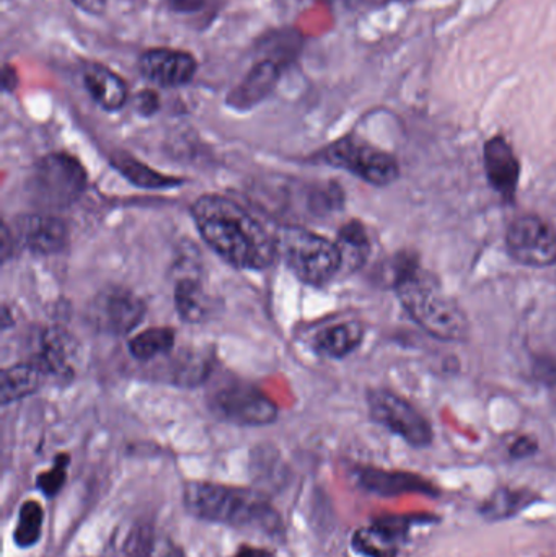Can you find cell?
I'll use <instances>...</instances> for the list:
<instances>
[{
  "instance_id": "obj_1",
  "label": "cell",
  "mask_w": 556,
  "mask_h": 557,
  "mask_svg": "<svg viewBox=\"0 0 556 557\" xmlns=\"http://www.w3.org/2000/svg\"><path fill=\"white\" fill-rule=\"evenodd\" d=\"M193 219L206 245L237 270H264L280 251L267 227L224 196H201L193 205Z\"/></svg>"
},
{
  "instance_id": "obj_2",
  "label": "cell",
  "mask_w": 556,
  "mask_h": 557,
  "mask_svg": "<svg viewBox=\"0 0 556 557\" xmlns=\"http://www.w3.org/2000/svg\"><path fill=\"white\" fill-rule=\"evenodd\" d=\"M183 506L189 516L202 522L250 530L271 539L284 535L283 519L270 499L247 487L191 481L183 487Z\"/></svg>"
},
{
  "instance_id": "obj_3",
  "label": "cell",
  "mask_w": 556,
  "mask_h": 557,
  "mask_svg": "<svg viewBox=\"0 0 556 557\" xmlns=\"http://www.w3.org/2000/svg\"><path fill=\"white\" fill-rule=\"evenodd\" d=\"M394 287L411 320L428 334L443 341H466L470 334L467 314L454 298L444 294L436 278L418 264L400 263Z\"/></svg>"
},
{
  "instance_id": "obj_4",
  "label": "cell",
  "mask_w": 556,
  "mask_h": 557,
  "mask_svg": "<svg viewBox=\"0 0 556 557\" xmlns=\"http://www.w3.org/2000/svg\"><path fill=\"white\" fill-rule=\"evenodd\" d=\"M87 188V172L75 157L64 152L42 157L28 182L29 201L39 209H64L78 201Z\"/></svg>"
},
{
  "instance_id": "obj_5",
  "label": "cell",
  "mask_w": 556,
  "mask_h": 557,
  "mask_svg": "<svg viewBox=\"0 0 556 557\" xmlns=\"http://www.w3.org/2000/svg\"><path fill=\"white\" fill-rule=\"evenodd\" d=\"M287 268L294 276L312 287H323L342 271V255L335 242L300 227L283 232L280 242Z\"/></svg>"
},
{
  "instance_id": "obj_6",
  "label": "cell",
  "mask_w": 556,
  "mask_h": 557,
  "mask_svg": "<svg viewBox=\"0 0 556 557\" xmlns=\"http://www.w3.org/2000/svg\"><path fill=\"white\" fill-rule=\"evenodd\" d=\"M209 409L215 418L242 428H261L277 419V406L260 388L238 379L215 383L209 395Z\"/></svg>"
},
{
  "instance_id": "obj_7",
  "label": "cell",
  "mask_w": 556,
  "mask_h": 557,
  "mask_svg": "<svg viewBox=\"0 0 556 557\" xmlns=\"http://www.w3.org/2000/svg\"><path fill=\"white\" fill-rule=\"evenodd\" d=\"M322 160L326 165L346 170L379 188L392 185L400 175L397 160L391 153L355 136H346L330 144L323 149Z\"/></svg>"
},
{
  "instance_id": "obj_8",
  "label": "cell",
  "mask_w": 556,
  "mask_h": 557,
  "mask_svg": "<svg viewBox=\"0 0 556 557\" xmlns=\"http://www.w3.org/2000/svg\"><path fill=\"white\" fill-rule=\"evenodd\" d=\"M369 412L378 424L404 438L415 448L433 444L434 432L430 421L410 401L391 389H372L368 395Z\"/></svg>"
},
{
  "instance_id": "obj_9",
  "label": "cell",
  "mask_w": 556,
  "mask_h": 557,
  "mask_svg": "<svg viewBox=\"0 0 556 557\" xmlns=\"http://www.w3.org/2000/svg\"><path fill=\"white\" fill-rule=\"evenodd\" d=\"M506 248L511 258L524 267H554L556 231L538 215H522L509 225Z\"/></svg>"
},
{
  "instance_id": "obj_10",
  "label": "cell",
  "mask_w": 556,
  "mask_h": 557,
  "mask_svg": "<svg viewBox=\"0 0 556 557\" xmlns=\"http://www.w3.org/2000/svg\"><path fill=\"white\" fill-rule=\"evenodd\" d=\"M146 305L129 288L108 287L94 298L90 321L98 331L111 336H123L139 326Z\"/></svg>"
},
{
  "instance_id": "obj_11",
  "label": "cell",
  "mask_w": 556,
  "mask_h": 557,
  "mask_svg": "<svg viewBox=\"0 0 556 557\" xmlns=\"http://www.w3.org/2000/svg\"><path fill=\"white\" fill-rule=\"evenodd\" d=\"M137 65L146 81L163 88L188 85L198 71V61L191 52L169 48L147 49Z\"/></svg>"
},
{
  "instance_id": "obj_12",
  "label": "cell",
  "mask_w": 556,
  "mask_h": 557,
  "mask_svg": "<svg viewBox=\"0 0 556 557\" xmlns=\"http://www.w3.org/2000/svg\"><path fill=\"white\" fill-rule=\"evenodd\" d=\"M12 232L20 247L36 255L58 253L67 244V227L54 215H22L13 224Z\"/></svg>"
},
{
  "instance_id": "obj_13",
  "label": "cell",
  "mask_w": 556,
  "mask_h": 557,
  "mask_svg": "<svg viewBox=\"0 0 556 557\" xmlns=\"http://www.w3.org/2000/svg\"><path fill=\"white\" fill-rule=\"evenodd\" d=\"M483 160H485L486 176L490 185L506 201H512L518 191L519 175H521V165L518 157L508 139L503 136H495L486 140L483 149Z\"/></svg>"
},
{
  "instance_id": "obj_14",
  "label": "cell",
  "mask_w": 556,
  "mask_h": 557,
  "mask_svg": "<svg viewBox=\"0 0 556 557\" xmlns=\"http://www.w3.org/2000/svg\"><path fill=\"white\" fill-rule=\"evenodd\" d=\"M82 81H84L85 90L103 110L118 111L127 103L129 90L126 82L107 65L98 62L85 65Z\"/></svg>"
},
{
  "instance_id": "obj_15",
  "label": "cell",
  "mask_w": 556,
  "mask_h": 557,
  "mask_svg": "<svg viewBox=\"0 0 556 557\" xmlns=\"http://www.w3.org/2000/svg\"><path fill=\"white\" fill-rule=\"evenodd\" d=\"M280 64L273 59H264V61L258 62L251 67L242 84L228 95L227 103L232 108H237V110L254 108L255 104L263 101L274 90L277 81H280Z\"/></svg>"
},
{
  "instance_id": "obj_16",
  "label": "cell",
  "mask_w": 556,
  "mask_h": 557,
  "mask_svg": "<svg viewBox=\"0 0 556 557\" xmlns=\"http://www.w3.org/2000/svg\"><path fill=\"white\" fill-rule=\"evenodd\" d=\"M405 529L395 520H381L353 536V548L366 557H397Z\"/></svg>"
},
{
  "instance_id": "obj_17",
  "label": "cell",
  "mask_w": 556,
  "mask_h": 557,
  "mask_svg": "<svg viewBox=\"0 0 556 557\" xmlns=\"http://www.w3.org/2000/svg\"><path fill=\"white\" fill-rule=\"evenodd\" d=\"M359 484L378 496H400L404 493H428L427 481L401 471H384L378 468H362L358 473Z\"/></svg>"
},
{
  "instance_id": "obj_18",
  "label": "cell",
  "mask_w": 556,
  "mask_h": 557,
  "mask_svg": "<svg viewBox=\"0 0 556 557\" xmlns=\"http://www.w3.org/2000/svg\"><path fill=\"white\" fill-rule=\"evenodd\" d=\"M75 354V346L71 336L62 330H48L42 336L41 349L35 362L45 370L46 375L69 379L74 373L72 357Z\"/></svg>"
},
{
  "instance_id": "obj_19",
  "label": "cell",
  "mask_w": 556,
  "mask_h": 557,
  "mask_svg": "<svg viewBox=\"0 0 556 557\" xmlns=\"http://www.w3.org/2000/svg\"><path fill=\"white\" fill-rule=\"evenodd\" d=\"M365 339V326L359 321H343L325 327L313 337V349L330 359H343L358 349Z\"/></svg>"
},
{
  "instance_id": "obj_20",
  "label": "cell",
  "mask_w": 556,
  "mask_h": 557,
  "mask_svg": "<svg viewBox=\"0 0 556 557\" xmlns=\"http://www.w3.org/2000/svg\"><path fill=\"white\" fill-rule=\"evenodd\" d=\"M45 370L32 360V362L15 363L3 370L0 379V398L2 405L18 401L38 392L46 379Z\"/></svg>"
},
{
  "instance_id": "obj_21",
  "label": "cell",
  "mask_w": 556,
  "mask_h": 557,
  "mask_svg": "<svg viewBox=\"0 0 556 557\" xmlns=\"http://www.w3.org/2000/svg\"><path fill=\"white\" fill-rule=\"evenodd\" d=\"M111 165L134 186L146 189H166L176 188L183 185L182 178L176 176L163 175V173L156 172L150 166L144 165L139 160L134 159L133 156L126 152H116L111 157Z\"/></svg>"
},
{
  "instance_id": "obj_22",
  "label": "cell",
  "mask_w": 556,
  "mask_h": 557,
  "mask_svg": "<svg viewBox=\"0 0 556 557\" xmlns=\"http://www.w3.org/2000/svg\"><path fill=\"white\" fill-rule=\"evenodd\" d=\"M335 244L342 255V271L355 273L365 267L371 253V240L361 222L351 221L343 225Z\"/></svg>"
},
{
  "instance_id": "obj_23",
  "label": "cell",
  "mask_w": 556,
  "mask_h": 557,
  "mask_svg": "<svg viewBox=\"0 0 556 557\" xmlns=\"http://www.w3.org/2000/svg\"><path fill=\"white\" fill-rule=\"evenodd\" d=\"M45 525V509L38 500H26L18 512V522L13 530V543L20 549H29L38 545Z\"/></svg>"
},
{
  "instance_id": "obj_24",
  "label": "cell",
  "mask_w": 556,
  "mask_h": 557,
  "mask_svg": "<svg viewBox=\"0 0 556 557\" xmlns=\"http://www.w3.org/2000/svg\"><path fill=\"white\" fill-rule=\"evenodd\" d=\"M175 344V331L170 327H149L129 341V352L137 360H152L165 356Z\"/></svg>"
},
{
  "instance_id": "obj_25",
  "label": "cell",
  "mask_w": 556,
  "mask_h": 557,
  "mask_svg": "<svg viewBox=\"0 0 556 557\" xmlns=\"http://www.w3.org/2000/svg\"><path fill=\"white\" fill-rule=\"evenodd\" d=\"M175 304L182 320L198 323L208 313V298L196 278H180L175 288Z\"/></svg>"
},
{
  "instance_id": "obj_26",
  "label": "cell",
  "mask_w": 556,
  "mask_h": 557,
  "mask_svg": "<svg viewBox=\"0 0 556 557\" xmlns=\"http://www.w3.org/2000/svg\"><path fill=\"white\" fill-rule=\"evenodd\" d=\"M69 465H71L69 454H59L52 461V467L36 476V487L41 491L42 496L52 499L61 493L67 481Z\"/></svg>"
},
{
  "instance_id": "obj_27",
  "label": "cell",
  "mask_w": 556,
  "mask_h": 557,
  "mask_svg": "<svg viewBox=\"0 0 556 557\" xmlns=\"http://www.w3.org/2000/svg\"><path fill=\"white\" fill-rule=\"evenodd\" d=\"M134 108L140 116H152L160 108L159 95L152 90L139 91L134 98Z\"/></svg>"
},
{
  "instance_id": "obj_28",
  "label": "cell",
  "mask_w": 556,
  "mask_h": 557,
  "mask_svg": "<svg viewBox=\"0 0 556 557\" xmlns=\"http://www.w3.org/2000/svg\"><path fill=\"white\" fill-rule=\"evenodd\" d=\"M166 5L178 13H195L205 7L206 0H165Z\"/></svg>"
},
{
  "instance_id": "obj_29",
  "label": "cell",
  "mask_w": 556,
  "mask_h": 557,
  "mask_svg": "<svg viewBox=\"0 0 556 557\" xmlns=\"http://www.w3.org/2000/svg\"><path fill=\"white\" fill-rule=\"evenodd\" d=\"M75 7L88 15H103L108 0H72Z\"/></svg>"
},
{
  "instance_id": "obj_30",
  "label": "cell",
  "mask_w": 556,
  "mask_h": 557,
  "mask_svg": "<svg viewBox=\"0 0 556 557\" xmlns=\"http://www.w3.org/2000/svg\"><path fill=\"white\" fill-rule=\"evenodd\" d=\"M535 448H538V445H535L531 438H519V441L512 445L511 454L512 457L516 458L529 457Z\"/></svg>"
},
{
  "instance_id": "obj_31",
  "label": "cell",
  "mask_w": 556,
  "mask_h": 557,
  "mask_svg": "<svg viewBox=\"0 0 556 557\" xmlns=\"http://www.w3.org/2000/svg\"><path fill=\"white\" fill-rule=\"evenodd\" d=\"M232 557H276L273 552L264 548H255V546L244 545L237 549Z\"/></svg>"
},
{
  "instance_id": "obj_32",
  "label": "cell",
  "mask_w": 556,
  "mask_h": 557,
  "mask_svg": "<svg viewBox=\"0 0 556 557\" xmlns=\"http://www.w3.org/2000/svg\"><path fill=\"white\" fill-rule=\"evenodd\" d=\"M16 84H18V75H16V71L10 65H5L2 72V88L3 91H13L16 88Z\"/></svg>"
},
{
  "instance_id": "obj_33",
  "label": "cell",
  "mask_w": 556,
  "mask_h": 557,
  "mask_svg": "<svg viewBox=\"0 0 556 557\" xmlns=\"http://www.w3.org/2000/svg\"><path fill=\"white\" fill-rule=\"evenodd\" d=\"M159 557H186L185 553H183L182 548H178L176 545H172V543H169V545L163 548V552L160 553Z\"/></svg>"
}]
</instances>
